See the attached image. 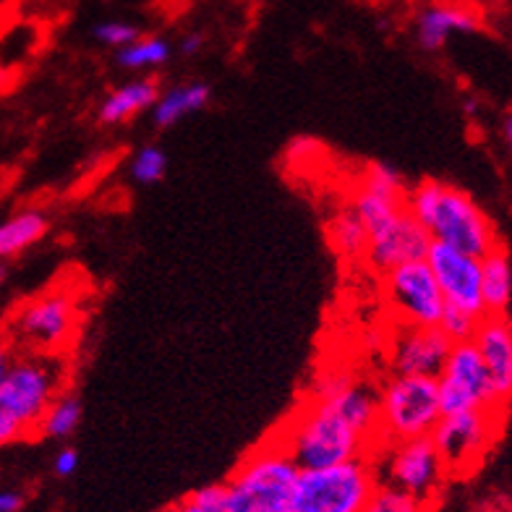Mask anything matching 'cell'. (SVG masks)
Segmentation results:
<instances>
[{
    "label": "cell",
    "instance_id": "44dd1931",
    "mask_svg": "<svg viewBox=\"0 0 512 512\" xmlns=\"http://www.w3.org/2000/svg\"><path fill=\"white\" fill-rule=\"evenodd\" d=\"M327 236H330V246L340 259L356 262V259L366 256L369 233H366V225L361 223V217L356 215V209L351 204H345L332 215Z\"/></svg>",
    "mask_w": 512,
    "mask_h": 512
},
{
    "label": "cell",
    "instance_id": "9c48e42d",
    "mask_svg": "<svg viewBox=\"0 0 512 512\" xmlns=\"http://www.w3.org/2000/svg\"><path fill=\"white\" fill-rule=\"evenodd\" d=\"M76 327V304L74 298L61 290H50L42 296L32 298L14 314L8 330V343L16 348H27L29 353L53 356L68 343V337Z\"/></svg>",
    "mask_w": 512,
    "mask_h": 512
},
{
    "label": "cell",
    "instance_id": "cb8c5ba5",
    "mask_svg": "<svg viewBox=\"0 0 512 512\" xmlns=\"http://www.w3.org/2000/svg\"><path fill=\"white\" fill-rule=\"evenodd\" d=\"M432 502H424V499L411 497V494L400 492L395 486L377 484L374 492L369 494L366 505L361 512H429Z\"/></svg>",
    "mask_w": 512,
    "mask_h": 512
},
{
    "label": "cell",
    "instance_id": "1f68e13d",
    "mask_svg": "<svg viewBox=\"0 0 512 512\" xmlns=\"http://www.w3.org/2000/svg\"><path fill=\"white\" fill-rule=\"evenodd\" d=\"M202 48H204L202 34H186V37L178 42V53L181 55H196Z\"/></svg>",
    "mask_w": 512,
    "mask_h": 512
},
{
    "label": "cell",
    "instance_id": "4316f807",
    "mask_svg": "<svg viewBox=\"0 0 512 512\" xmlns=\"http://www.w3.org/2000/svg\"><path fill=\"white\" fill-rule=\"evenodd\" d=\"M92 34H95V40L100 42V45L113 50L126 48V45H131V42H136L142 37L139 27L128 24V21H100V24L92 29Z\"/></svg>",
    "mask_w": 512,
    "mask_h": 512
},
{
    "label": "cell",
    "instance_id": "e575fe53",
    "mask_svg": "<svg viewBox=\"0 0 512 512\" xmlns=\"http://www.w3.org/2000/svg\"><path fill=\"white\" fill-rule=\"evenodd\" d=\"M6 275H8V270H6V264L0 262V285L6 283Z\"/></svg>",
    "mask_w": 512,
    "mask_h": 512
},
{
    "label": "cell",
    "instance_id": "6da1fadb",
    "mask_svg": "<svg viewBox=\"0 0 512 512\" xmlns=\"http://www.w3.org/2000/svg\"><path fill=\"white\" fill-rule=\"evenodd\" d=\"M301 471L371 458L379 450V390L353 379L332 398L309 400L272 437Z\"/></svg>",
    "mask_w": 512,
    "mask_h": 512
},
{
    "label": "cell",
    "instance_id": "5b68a950",
    "mask_svg": "<svg viewBox=\"0 0 512 512\" xmlns=\"http://www.w3.org/2000/svg\"><path fill=\"white\" fill-rule=\"evenodd\" d=\"M374 486L377 473L371 458L324 471H301L283 512H361Z\"/></svg>",
    "mask_w": 512,
    "mask_h": 512
},
{
    "label": "cell",
    "instance_id": "8fae6325",
    "mask_svg": "<svg viewBox=\"0 0 512 512\" xmlns=\"http://www.w3.org/2000/svg\"><path fill=\"white\" fill-rule=\"evenodd\" d=\"M384 293L403 327H439V319L445 314V298L424 259L400 264L387 272Z\"/></svg>",
    "mask_w": 512,
    "mask_h": 512
},
{
    "label": "cell",
    "instance_id": "2e32d148",
    "mask_svg": "<svg viewBox=\"0 0 512 512\" xmlns=\"http://www.w3.org/2000/svg\"><path fill=\"white\" fill-rule=\"evenodd\" d=\"M484 361L499 403L512 400V322L507 314H486L471 340Z\"/></svg>",
    "mask_w": 512,
    "mask_h": 512
},
{
    "label": "cell",
    "instance_id": "ba28073f",
    "mask_svg": "<svg viewBox=\"0 0 512 512\" xmlns=\"http://www.w3.org/2000/svg\"><path fill=\"white\" fill-rule=\"evenodd\" d=\"M502 421L505 411L499 408H473L439 418L432 442L445 463L447 476H463L473 471L499 437Z\"/></svg>",
    "mask_w": 512,
    "mask_h": 512
},
{
    "label": "cell",
    "instance_id": "277c9868",
    "mask_svg": "<svg viewBox=\"0 0 512 512\" xmlns=\"http://www.w3.org/2000/svg\"><path fill=\"white\" fill-rule=\"evenodd\" d=\"M439 418H442V408H439L437 379L395 374L379 390V442L382 445L432 437Z\"/></svg>",
    "mask_w": 512,
    "mask_h": 512
},
{
    "label": "cell",
    "instance_id": "ac0fdd59",
    "mask_svg": "<svg viewBox=\"0 0 512 512\" xmlns=\"http://www.w3.org/2000/svg\"><path fill=\"white\" fill-rule=\"evenodd\" d=\"M212 97V87L204 81H186V84H176L168 92H160L155 108H152V121L157 128H170L181 123L183 118L199 113L209 105Z\"/></svg>",
    "mask_w": 512,
    "mask_h": 512
},
{
    "label": "cell",
    "instance_id": "4dcf8cb0",
    "mask_svg": "<svg viewBox=\"0 0 512 512\" xmlns=\"http://www.w3.org/2000/svg\"><path fill=\"white\" fill-rule=\"evenodd\" d=\"M21 507H24V494L14 492V489L0 492V512H19Z\"/></svg>",
    "mask_w": 512,
    "mask_h": 512
},
{
    "label": "cell",
    "instance_id": "3957f363",
    "mask_svg": "<svg viewBox=\"0 0 512 512\" xmlns=\"http://www.w3.org/2000/svg\"><path fill=\"white\" fill-rule=\"evenodd\" d=\"M298 476L301 468L270 439L249 452L230 479L223 481L220 512H283Z\"/></svg>",
    "mask_w": 512,
    "mask_h": 512
},
{
    "label": "cell",
    "instance_id": "5bb4252c",
    "mask_svg": "<svg viewBox=\"0 0 512 512\" xmlns=\"http://www.w3.org/2000/svg\"><path fill=\"white\" fill-rule=\"evenodd\" d=\"M450 351L452 340L439 327H403L392 340L390 366L403 377L437 379Z\"/></svg>",
    "mask_w": 512,
    "mask_h": 512
},
{
    "label": "cell",
    "instance_id": "7a4b0ae2",
    "mask_svg": "<svg viewBox=\"0 0 512 512\" xmlns=\"http://www.w3.org/2000/svg\"><path fill=\"white\" fill-rule=\"evenodd\" d=\"M405 207L429 233L432 243H442L476 259L499 246L492 217L458 186L426 178L408 189Z\"/></svg>",
    "mask_w": 512,
    "mask_h": 512
},
{
    "label": "cell",
    "instance_id": "836d02e7",
    "mask_svg": "<svg viewBox=\"0 0 512 512\" xmlns=\"http://www.w3.org/2000/svg\"><path fill=\"white\" fill-rule=\"evenodd\" d=\"M502 136H505L507 147H510L512 152V113H507L505 121H502Z\"/></svg>",
    "mask_w": 512,
    "mask_h": 512
},
{
    "label": "cell",
    "instance_id": "7402d4cb",
    "mask_svg": "<svg viewBox=\"0 0 512 512\" xmlns=\"http://www.w3.org/2000/svg\"><path fill=\"white\" fill-rule=\"evenodd\" d=\"M81 400L74 392H61L42 416L37 434L48 439H68L81 424Z\"/></svg>",
    "mask_w": 512,
    "mask_h": 512
},
{
    "label": "cell",
    "instance_id": "4fadbf2b",
    "mask_svg": "<svg viewBox=\"0 0 512 512\" xmlns=\"http://www.w3.org/2000/svg\"><path fill=\"white\" fill-rule=\"evenodd\" d=\"M429 246H432L429 233L416 223V217L405 207L382 230L371 233L364 262L379 275H387L400 264L426 259Z\"/></svg>",
    "mask_w": 512,
    "mask_h": 512
},
{
    "label": "cell",
    "instance_id": "30bf717a",
    "mask_svg": "<svg viewBox=\"0 0 512 512\" xmlns=\"http://www.w3.org/2000/svg\"><path fill=\"white\" fill-rule=\"evenodd\" d=\"M437 387L442 416L473 411V408L507 411V405L499 403L492 377H489V371H486L484 361H481L473 343L452 345L445 369L437 377Z\"/></svg>",
    "mask_w": 512,
    "mask_h": 512
},
{
    "label": "cell",
    "instance_id": "e0dca14e",
    "mask_svg": "<svg viewBox=\"0 0 512 512\" xmlns=\"http://www.w3.org/2000/svg\"><path fill=\"white\" fill-rule=\"evenodd\" d=\"M157 97H160V84H157V79L142 76V79L128 81L123 87L113 89L102 100L100 110H97V118L105 126H121V123H128L131 118L144 113V110L155 108Z\"/></svg>",
    "mask_w": 512,
    "mask_h": 512
},
{
    "label": "cell",
    "instance_id": "d6986e66",
    "mask_svg": "<svg viewBox=\"0 0 512 512\" xmlns=\"http://www.w3.org/2000/svg\"><path fill=\"white\" fill-rule=\"evenodd\" d=\"M481 296L486 314H507L512 301V262L502 243L481 256Z\"/></svg>",
    "mask_w": 512,
    "mask_h": 512
},
{
    "label": "cell",
    "instance_id": "52a82bcc",
    "mask_svg": "<svg viewBox=\"0 0 512 512\" xmlns=\"http://www.w3.org/2000/svg\"><path fill=\"white\" fill-rule=\"evenodd\" d=\"M377 484L395 486L411 497L432 502L447 479L445 463L439 458L432 437L403 439L382 445L371 455Z\"/></svg>",
    "mask_w": 512,
    "mask_h": 512
},
{
    "label": "cell",
    "instance_id": "f1b7e54d",
    "mask_svg": "<svg viewBox=\"0 0 512 512\" xmlns=\"http://www.w3.org/2000/svg\"><path fill=\"white\" fill-rule=\"evenodd\" d=\"M27 437L29 434L24 432L19 424H14L11 418L0 413V447L14 445V442H19V439H27Z\"/></svg>",
    "mask_w": 512,
    "mask_h": 512
},
{
    "label": "cell",
    "instance_id": "83f0119b",
    "mask_svg": "<svg viewBox=\"0 0 512 512\" xmlns=\"http://www.w3.org/2000/svg\"><path fill=\"white\" fill-rule=\"evenodd\" d=\"M53 471L55 476H61V479H68V476H74L79 471V452L74 447H63L53 460Z\"/></svg>",
    "mask_w": 512,
    "mask_h": 512
},
{
    "label": "cell",
    "instance_id": "ffe728a7",
    "mask_svg": "<svg viewBox=\"0 0 512 512\" xmlns=\"http://www.w3.org/2000/svg\"><path fill=\"white\" fill-rule=\"evenodd\" d=\"M48 215L42 209H21L0 223V259L24 254L48 233Z\"/></svg>",
    "mask_w": 512,
    "mask_h": 512
},
{
    "label": "cell",
    "instance_id": "603a6c76",
    "mask_svg": "<svg viewBox=\"0 0 512 512\" xmlns=\"http://www.w3.org/2000/svg\"><path fill=\"white\" fill-rule=\"evenodd\" d=\"M170 48L168 40H162L157 34H149V37H139L136 42L121 48L115 53V63L126 71H147V68H160L168 63Z\"/></svg>",
    "mask_w": 512,
    "mask_h": 512
},
{
    "label": "cell",
    "instance_id": "9a60e30c",
    "mask_svg": "<svg viewBox=\"0 0 512 512\" xmlns=\"http://www.w3.org/2000/svg\"><path fill=\"white\" fill-rule=\"evenodd\" d=\"M481 29V11L465 0H434L416 14V40L429 53L442 50L452 34Z\"/></svg>",
    "mask_w": 512,
    "mask_h": 512
},
{
    "label": "cell",
    "instance_id": "484cf974",
    "mask_svg": "<svg viewBox=\"0 0 512 512\" xmlns=\"http://www.w3.org/2000/svg\"><path fill=\"white\" fill-rule=\"evenodd\" d=\"M479 317H473L468 311L455 309V306H445V314L439 319V330L445 332L447 337L455 343H471L476 330H479Z\"/></svg>",
    "mask_w": 512,
    "mask_h": 512
},
{
    "label": "cell",
    "instance_id": "f546056e",
    "mask_svg": "<svg viewBox=\"0 0 512 512\" xmlns=\"http://www.w3.org/2000/svg\"><path fill=\"white\" fill-rule=\"evenodd\" d=\"M19 348L11 343H0V384L6 382L8 371H11V366L16 364V358H19Z\"/></svg>",
    "mask_w": 512,
    "mask_h": 512
},
{
    "label": "cell",
    "instance_id": "d6a6232c",
    "mask_svg": "<svg viewBox=\"0 0 512 512\" xmlns=\"http://www.w3.org/2000/svg\"><path fill=\"white\" fill-rule=\"evenodd\" d=\"M165 512H212V510H207V507H202V505H196L194 499L186 497V499H181V502H176L173 507H168Z\"/></svg>",
    "mask_w": 512,
    "mask_h": 512
},
{
    "label": "cell",
    "instance_id": "7c38bea8",
    "mask_svg": "<svg viewBox=\"0 0 512 512\" xmlns=\"http://www.w3.org/2000/svg\"><path fill=\"white\" fill-rule=\"evenodd\" d=\"M445 298V306L463 309L473 317L484 319V296H481V259L458 249L432 243L424 259Z\"/></svg>",
    "mask_w": 512,
    "mask_h": 512
},
{
    "label": "cell",
    "instance_id": "d4e9b609",
    "mask_svg": "<svg viewBox=\"0 0 512 512\" xmlns=\"http://www.w3.org/2000/svg\"><path fill=\"white\" fill-rule=\"evenodd\" d=\"M165 170H168V157L155 144L136 149L131 162H128V176L139 186H155V183H160L165 178Z\"/></svg>",
    "mask_w": 512,
    "mask_h": 512
},
{
    "label": "cell",
    "instance_id": "8992f818",
    "mask_svg": "<svg viewBox=\"0 0 512 512\" xmlns=\"http://www.w3.org/2000/svg\"><path fill=\"white\" fill-rule=\"evenodd\" d=\"M63 364L42 353H19L16 364L0 384V413L27 434L37 432L42 416L61 395Z\"/></svg>",
    "mask_w": 512,
    "mask_h": 512
}]
</instances>
